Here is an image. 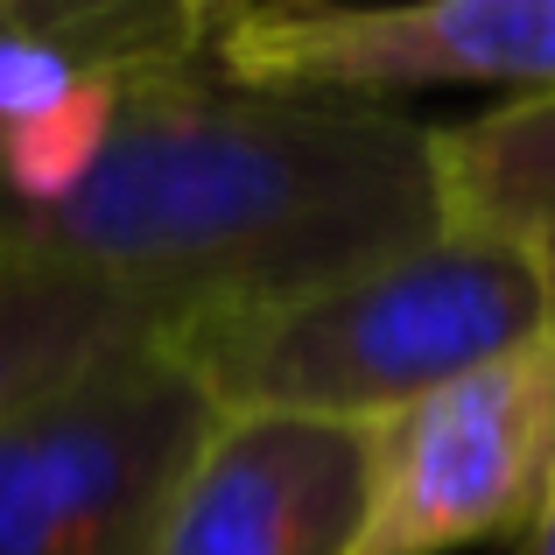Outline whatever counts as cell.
Here are the masks:
<instances>
[{
  "label": "cell",
  "instance_id": "1",
  "mask_svg": "<svg viewBox=\"0 0 555 555\" xmlns=\"http://www.w3.org/2000/svg\"><path fill=\"white\" fill-rule=\"evenodd\" d=\"M443 225L429 120L240 85L204 56L120 70L92 163L0 246L50 254L183 324L345 274Z\"/></svg>",
  "mask_w": 555,
  "mask_h": 555
},
{
  "label": "cell",
  "instance_id": "2",
  "mask_svg": "<svg viewBox=\"0 0 555 555\" xmlns=\"http://www.w3.org/2000/svg\"><path fill=\"white\" fill-rule=\"evenodd\" d=\"M548 331L555 268L542 254L436 225L429 240L288 296L183 317L163 338L218 415H317L373 429Z\"/></svg>",
  "mask_w": 555,
  "mask_h": 555
},
{
  "label": "cell",
  "instance_id": "3",
  "mask_svg": "<svg viewBox=\"0 0 555 555\" xmlns=\"http://www.w3.org/2000/svg\"><path fill=\"white\" fill-rule=\"evenodd\" d=\"M169 338H141L0 422V555H155L211 429Z\"/></svg>",
  "mask_w": 555,
  "mask_h": 555
},
{
  "label": "cell",
  "instance_id": "4",
  "mask_svg": "<svg viewBox=\"0 0 555 555\" xmlns=\"http://www.w3.org/2000/svg\"><path fill=\"white\" fill-rule=\"evenodd\" d=\"M555 506V331L373 422L359 555L528 542Z\"/></svg>",
  "mask_w": 555,
  "mask_h": 555
},
{
  "label": "cell",
  "instance_id": "5",
  "mask_svg": "<svg viewBox=\"0 0 555 555\" xmlns=\"http://www.w3.org/2000/svg\"><path fill=\"white\" fill-rule=\"evenodd\" d=\"M211 64L260 92L373 99L492 85L555 92V0H260L211 36Z\"/></svg>",
  "mask_w": 555,
  "mask_h": 555
},
{
  "label": "cell",
  "instance_id": "6",
  "mask_svg": "<svg viewBox=\"0 0 555 555\" xmlns=\"http://www.w3.org/2000/svg\"><path fill=\"white\" fill-rule=\"evenodd\" d=\"M373 429L317 415H211L155 555H359Z\"/></svg>",
  "mask_w": 555,
  "mask_h": 555
},
{
  "label": "cell",
  "instance_id": "7",
  "mask_svg": "<svg viewBox=\"0 0 555 555\" xmlns=\"http://www.w3.org/2000/svg\"><path fill=\"white\" fill-rule=\"evenodd\" d=\"M163 338V317L85 268L0 246V422L106 366L113 352Z\"/></svg>",
  "mask_w": 555,
  "mask_h": 555
},
{
  "label": "cell",
  "instance_id": "8",
  "mask_svg": "<svg viewBox=\"0 0 555 555\" xmlns=\"http://www.w3.org/2000/svg\"><path fill=\"white\" fill-rule=\"evenodd\" d=\"M429 169L443 225L528 246L555 268V92L429 127Z\"/></svg>",
  "mask_w": 555,
  "mask_h": 555
},
{
  "label": "cell",
  "instance_id": "9",
  "mask_svg": "<svg viewBox=\"0 0 555 555\" xmlns=\"http://www.w3.org/2000/svg\"><path fill=\"white\" fill-rule=\"evenodd\" d=\"M0 28L36 36L99 70H149L204 56L183 0H0Z\"/></svg>",
  "mask_w": 555,
  "mask_h": 555
},
{
  "label": "cell",
  "instance_id": "10",
  "mask_svg": "<svg viewBox=\"0 0 555 555\" xmlns=\"http://www.w3.org/2000/svg\"><path fill=\"white\" fill-rule=\"evenodd\" d=\"M246 8H260V0H183V14H190V28H197L204 50H211V36H218L225 22H240Z\"/></svg>",
  "mask_w": 555,
  "mask_h": 555
},
{
  "label": "cell",
  "instance_id": "11",
  "mask_svg": "<svg viewBox=\"0 0 555 555\" xmlns=\"http://www.w3.org/2000/svg\"><path fill=\"white\" fill-rule=\"evenodd\" d=\"M520 548H528V555H555V506H548V520H542V528H534Z\"/></svg>",
  "mask_w": 555,
  "mask_h": 555
}]
</instances>
